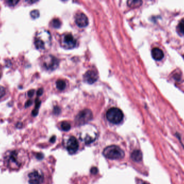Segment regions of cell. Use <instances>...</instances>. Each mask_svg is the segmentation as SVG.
Here are the masks:
<instances>
[{
    "mask_svg": "<svg viewBox=\"0 0 184 184\" xmlns=\"http://www.w3.org/2000/svg\"><path fill=\"white\" fill-rule=\"evenodd\" d=\"M98 73L93 70H88L84 76V81L89 84L95 83L98 80Z\"/></svg>",
    "mask_w": 184,
    "mask_h": 184,
    "instance_id": "11",
    "label": "cell"
},
{
    "mask_svg": "<svg viewBox=\"0 0 184 184\" xmlns=\"http://www.w3.org/2000/svg\"><path fill=\"white\" fill-rule=\"evenodd\" d=\"M131 158L136 162H139L142 159V153L139 150H135L133 151L131 155Z\"/></svg>",
    "mask_w": 184,
    "mask_h": 184,
    "instance_id": "13",
    "label": "cell"
},
{
    "mask_svg": "<svg viewBox=\"0 0 184 184\" xmlns=\"http://www.w3.org/2000/svg\"><path fill=\"white\" fill-rule=\"evenodd\" d=\"M34 90H31V91H30L29 92H28V94H29V96H32V95H33V94H34Z\"/></svg>",
    "mask_w": 184,
    "mask_h": 184,
    "instance_id": "23",
    "label": "cell"
},
{
    "mask_svg": "<svg viewBox=\"0 0 184 184\" xmlns=\"http://www.w3.org/2000/svg\"><path fill=\"white\" fill-rule=\"evenodd\" d=\"M6 90L3 86H0V99L2 98L6 94Z\"/></svg>",
    "mask_w": 184,
    "mask_h": 184,
    "instance_id": "19",
    "label": "cell"
},
{
    "mask_svg": "<svg viewBox=\"0 0 184 184\" xmlns=\"http://www.w3.org/2000/svg\"><path fill=\"white\" fill-rule=\"evenodd\" d=\"M52 24L54 28H59L61 26L62 23L59 19H55L52 21Z\"/></svg>",
    "mask_w": 184,
    "mask_h": 184,
    "instance_id": "18",
    "label": "cell"
},
{
    "mask_svg": "<svg viewBox=\"0 0 184 184\" xmlns=\"http://www.w3.org/2000/svg\"><path fill=\"white\" fill-rule=\"evenodd\" d=\"M93 114L90 110L85 109L80 112L76 118L75 121L78 124H83L86 123L92 119Z\"/></svg>",
    "mask_w": 184,
    "mask_h": 184,
    "instance_id": "7",
    "label": "cell"
},
{
    "mask_svg": "<svg viewBox=\"0 0 184 184\" xmlns=\"http://www.w3.org/2000/svg\"><path fill=\"white\" fill-rule=\"evenodd\" d=\"M151 55L153 58L156 61H161L164 58V54L163 50L158 48H154L151 51Z\"/></svg>",
    "mask_w": 184,
    "mask_h": 184,
    "instance_id": "12",
    "label": "cell"
},
{
    "mask_svg": "<svg viewBox=\"0 0 184 184\" xmlns=\"http://www.w3.org/2000/svg\"><path fill=\"white\" fill-rule=\"evenodd\" d=\"M106 117L110 122L113 124H118L121 122L123 118V114L120 109L111 107L107 111Z\"/></svg>",
    "mask_w": 184,
    "mask_h": 184,
    "instance_id": "5",
    "label": "cell"
},
{
    "mask_svg": "<svg viewBox=\"0 0 184 184\" xmlns=\"http://www.w3.org/2000/svg\"><path fill=\"white\" fill-rule=\"evenodd\" d=\"M61 128L64 131H68L71 128V125L67 122H63L61 124Z\"/></svg>",
    "mask_w": 184,
    "mask_h": 184,
    "instance_id": "17",
    "label": "cell"
},
{
    "mask_svg": "<svg viewBox=\"0 0 184 184\" xmlns=\"http://www.w3.org/2000/svg\"><path fill=\"white\" fill-rule=\"evenodd\" d=\"M79 148V143L77 139L73 136L70 137L68 141H67L66 148L69 153L73 154L77 151Z\"/></svg>",
    "mask_w": 184,
    "mask_h": 184,
    "instance_id": "9",
    "label": "cell"
},
{
    "mask_svg": "<svg viewBox=\"0 0 184 184\" xmlns=\"http://www.w3.org/2000/svg\"><path fill=\"white\" fill-rule=\"evenodd\" d=\"M177 30L180 34L184 35V19H182L178 24Z\"/></svg>",
    "mask_w": 184,
    "mask_h": 184,
    "instance_id": "16",
    "label": "cell"
},
{
    "mask_svg": "<svg viewBox=\"0 0 184 184\" xmlns=\"http://www.w3.org/2000/svg\"><path fill=\"white\" fill-rule=\"evenodd\" d=\"M56 86L59 90H62L66 87V83L62 79H59L56 82Z\"/></svg>",
    "mask_w": 184,
    "mask_h": 184,
    "instance_id": "15",
    "label": "cell"
},
{
    "mask_svg": "<svg viewBox=\"0 0 184 184\" xmlns=\"http://www.w3.org/2000/svg\"><path fill=\"white\" fill-rule=\"evenodd\" d=\"M98 169L95 167H92V169L90 170V172H91V173L92 174H97L98 173Z\"/></svg>",
    "mask_w": 184,
    "mask_h": 184,
    "instance_id": "22",
    "label": "cell"
},
{
    "mask_svg": "<svg viewBox=\"0 0 184 184\" xmlns=\"http://www.w3.org/2000/svg\"><path fill=\"white\" fill-rule=\"evenodd\" d=\"M51 42V35L46 30L38 31L34 36V44L37 49L40 50L46 49L49 47Z\"/></svg>",
    "mask_w": 184,
    "mask_h": 184,
    "instance_id": "3",
    "label": "cell"
},
{
    "mask_svg": "<svg viewBox=\"0 0 184 184\" xmlns=\"http://www.w3.org/2000/svg\"><path fill=\"white\" fill-rule=\"evenodd\" d=\"M58 60L54 56H47L42 60V65L47 70H54L58 66Z\"/></svg>",
    "mask_w": 184,
    "mask_h": 184,
    "instance_id": "6",
    "label": "cell"
},
{
    "mask_svg": "<svg viewBox=\"0 0 184 184\" xmlns=\"http://www.w3.org/2000/svg\"><path fill=\"white\" fill-rule=\"evenodd\" d=\"M103 154L107 158L118 160L124 158L125 156L124 151L116 145H111L105 148Z\"/></svg>",
    "mask_w": 184,
    "mask_h": 184,
    "instance_id": "4",
    "label": "cell"
},
{
    "mask_svg": "<svg viewBox=\"0 0 184 184\" xmlns=\"http://www.w3.org/2000/svg\"><path fill=\"white\" fill-rule=\"evenodd\" d=\"M31 16L34 18V19H36L37 17L39 16V12L38 10H34L32 11L31 13H30Z\"/></svg>",
    "mask_w": 184,
    "mask_h": 184,
    "instance_id": "20",
    "label": "cell"
},
{
    "mask_svg": "<svg viewBox=\"0 0 184 184\" xmlns=\"http://www.w3.org/2000/svg\"><path fill=\"white\" fill-rule=\"evenodd\" d=\"M42 93H43V89H39L38 92H37V94L38 95H41L42 94Z\"/></svg>",
    "mask_w": 184,
    "mask_h": 184,
    "instance_id": "25",
    "label": "cell"
},
{
    "mask_svg": "<svg viewBox=\"0 0 184 184\" xmlns=\"http://www.w3.org/2000/svg\"><path fill=\"white\" fill-rule=\"evenodd\" d=\"M62 43V47L67 49H71L75 47L77 41L72 35L68 34L63 36Z\"/></svg>",
    "mask_w": 184,
    "mask_h": 184,
    "instance_id": "8",
    "label": "cell"
},
{
    "mask_svg": "<svg viewBox=\"0 0 184 184\" xmlns=\"http://www.w3.org/2000/svg\"><path fill=\"white\" fill-rule=\"evenodd\" d=\"M24 180L28 184H43L45 175L39 168H34L24 174Z\"/></svg>",
    "mask_w": 184,
    "mask_h": 184,
    "instance_id": "2",
    "label": "cell"
},
{
    "mask_svg": "<svg viewBox=\"0 0 184 184\" xmlns=\"http://www.w3.org/2000/svg\"><path fill=\"white\" fill-rule=\"evenodd\" d=\"M29 160L28 153L21 148L6 150L2 156V164L10 172L19 171L23 169Z\"/></svg>",
    "mask_w": 184,
    "mask_h": 184,
    "instance_id": "1",
    "label": "cell"
},
{
    "mask_svg": "<svg viewBox=\"0 0 184 184\" xmlns=\"http://www.w3.org/2000/svg\"><path fill=\"white\" fill-rule=\"evenodd\" d=\"M75 22L79 27H85L88 24V18L84 13H78L75 16Z\"/></svg>",
    "mask_w": 184,
    "mask_h": 184,
    "instance_id": "10",
    "label": "cell"
},
{
    "mask_svg": "<svg viewBox=\"0 0 184 184\" xmlns=\"http://www.w3.org/2000/svg\"><path fill=\"white\" fill-rule=\"evenodd\" d=\"M19 1H6V3L9 5V6H14V5H16V4L19 2Z\"/></svg>",
    "mask_w": 184,
    "mask_h": 184,
    "instance_id": "21",
    "label": "cell"
},
{
    "mask_svg": "<svg viewBox=\"0 0 184 184\" xmlns=\"http://www.w3.org/2000/svg\"><path fill=\"white\" fill-rule=\"evenodd\" d=\"M2 73H3V71H2V66H1V64H0V79H1V77H2Z\"/></svg>",
    "mask_w": 184,
    "mask_h": 184,
    "instance_id": "24",
    "label": "cell"
},
{
    "mask_svg": "<svg viewBox=\"0 0 184 184\" xmlns=\"http://www.w3.org/2000/svg\"><path fill=\"white\" fill-rule=\"evenodd\" d=\"M128 5L131 8H137L140 6L142 3L141 1H134V0H130L128 2Z\"/></svg>",
    "mask_w": 184,
    "mask_h": 184,
    "instance_id": "14",
    "label": "cell"
}]
</instances>
